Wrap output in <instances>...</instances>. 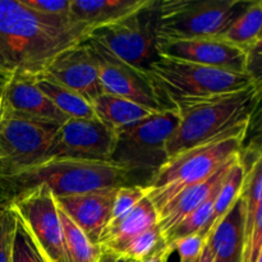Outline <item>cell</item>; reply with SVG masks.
Masks as SVG:
<instances>
[{
    "label": "cell",
    "instance_id": "6da1fadb",
    "mask_svg": "<svg viewBox=\"0 0 262 262\" xmlns=\"http://www.w3.org/2000/svg\"><path fill=\"white\" fill-rule=\"evenodd\" d=\"M91 30L72 17L40 14L22 0H0V74L37 78Z\"/></svg>",
    "mask_w": 262,
    "mask_h": 262
},
{
    "label": "cell",
    "instance_id": "7a4b0ae2",
    "mask_svg": "<svg viewBox=\"0 0 262 262\" xmlns=\"http://www.w3.org/2000/svg\"><path fill=\"white\" fill-rule=\"evenodd\" d=\"M148 77L165 109L177 112L255 89L246 73L161 56L150 66Z\"/></svg>",
    "mask_w": 262,
    "mask_h": 262
},
{
    "label": "cell",
    "instance_id": "3957f363",
    "mask_svg": "<svg viewBox=\"0 0 262 262\" xmlns=\"http://www.w3.org/2000/svg\"><path fill=\"white\" fill-rule=\"evenodd\" d=\"M41 186L48 187L55 197H66L137 184L124 169L112 161L71 159L42 161L0 179V192L7 202Z\"/></svg>",
    "mask_w": 262,
    "mask_h": 262
},
{
    "label": "cell",
    "instance_id": "277c9868",
    "mask_svg": "<svg viewBox=\"0 0 262 262\" xmlns=\"http://www.w3.org/2000/svg\"><path fill=\"white\" fill-rule=\"evenodd\" d=\"M247 124L238 125L207 142L174 155L154 174L148 199L158 212L182 191L205 181L242 150Z\"/></svg>",
    "mask_w": 262,
    "mask_h": 262
},
{
    "label": "cell",
    "instance_id": "5b68a950",
    "mask_svg": "<svg viewBox=\"0 0 262 262\" xmlns=\"http://www.w3.org/2000/svg\"><path fill=\"white\" fill-rule=\"evenodd\" d=\"M247 4L242 0L155 2L156 43L217 37Z\"/></svg>",
    "mask_w": 262,
    "mask_h": 262
},
{
    "label": "cell",
    "instance_id": "8992f818",
    "mask_svg": "<svg viewBox=\"0 0 262 262\" xmlns=\"http://www.w3.org/2000/svg\"><path fill=\"white\" fill-rule=\"evenodd\" d=\"M178 122L179 113L168 109L117 130L112 163L124 169L136 184V174H145L148 184L168 160L166 142Z\"/></svg>",
    "mask_w": 262,
    "mask_h": 262
},
{
    "label": "cell",
    "instance_id": "52a82bcc",
    "mask_svg": "<svg viewBox=\"0 0 262 262\" xmlns=\"http://www.w3.org/2000/svg\"><path fill=\"white\" fill-rule=\"evenodd\" d=\"M255 89L197 105L179 113V122L166 142L168 159L207 142L238 125L247 124Z\"/></svg>",
    "mask_w": 262,
    "mask_h": 262
},
{
    "label": "cell",
    "instance_id": "ba28073f",
    "mask_svg": "<svg viewBox=\"0 0 262 262\" xmlns=\"http://www.w3.org/2000/svg\"><path fill=\"white\" fill-rule=\"evenodd\" d=\"M87 42L97 46L118 60L148 74L156 53L155 0L150 7L118 22L92 28Z\"/></svg>",
    "mask_w": 262,
    "mask_h": 262
},
{
    "label": "cell",
    "instance_id": "9c48e42d",
    "mask_svg": "<svg viewBox=\"0 0 262 262\" xmlns=\"http://www.w3.org/2000/svg\"><path fill=\"white\" fill-rule=\"evenodd\" d=\"M8 204L43 262H71L56 199L48 187H36Z\"/></svg>",
    "mask_w": 262,
    "mask_h": 262
},
{
    "label": "cell",
    "instance_id": "30bf717a",
    "mask_svg": "<svg viewBox=\"0 0 262 262\" xmlns=\"http://www.w3.org/2000/svg\"><path fill=\"white\" fill-rule=\"evenodd\" d=\"M58 129L56 125L0 118V179L40 163Z\"/></svg>",
    "mask_w": 262,
    "mask_h": 262
},
{
    "label": "cell",
    "instance_id": "8fae6325",
    "mask_svg": "<svg viewBox=\"0 0 262 262\" xmlns=\"http://www.w3.org/2000/svg\"><path fill=\"white\" fill-rule=\"evenodd\" d=\"M115 138L117 133L97 118L68 119L59 127L40 163L60 159L112 161Z\"/></svg>",
    "mask_w": 262,
    "mask_h": 262
},
{
    "label": "cell",
    "instance_id": "7c38bea8",
    "mask_svg": "<svg viewBox=\"0 0 262 262\" xmlns=\"http://www.w3.org/2000/svg\"><path fill=\"white\" fill-rule=\"evenodd\" d=\"M96 64L97 74L104 94L114 95L130 100L155 112H163L165 106L161 102L148 74L137 71L133 67L118 60L97 46L87 42Z\"/></svg>",
    "mask_w": 262,
    "mask_h": 262
},
{
    "label": "cell",
    "instance_id": "4fadbf2b",
    "mask_svg": "<svg viewBox=\"0 0 262 262\" xmlns=\"http://www.w3.org/2000/svg\"><path fill=\"white\" fill-rule=\"evenodd\" d=\"M0 118H18L60 127L68 118L40 91L30 77L9 76L0 90Z\"/></svg>",
    "mask_w": 262,
    "mask_h": 262
},
{
    "label": "cell",
    "instance_id": "5bb4252c",
    "mask_svg": "<svg viewBox=\"0 0 262 262\" xmlns=\"http://www.w3.org/2000/svg\"><path fill=\"white\" fill-rule=\"evenodd\" d=\"M156 53L161 58L246 73V51L220 37L158 42Z\"/></svg>",
    "mask_w": 262,
    "mask_h": 262
},
{
    "label": "cell",
    "instance_id": "9a60e30c",
    "mask_svg": "<svg viewBox=\"0 0 262 262\" xmlns=\"http://www.w3.org/2000/svg\"><path fill=\"white\" fill-rule=\"evenodd\" d=\"M42 76L77 92L90 102L104 94L96 64L86 41L56 56Z\"/></svg>",
    "mask_w": 262,
    "mask_h": 262
},
{
    "label": "cell",
    "instance_id": "2e32d148",
    "mask_svg": "<svg viewBox=\"0 0 262 262\" xmlns=\"http://www.w3.org/2000/svg\"><path fill=\"white\" fill-rule=\"evenodd\" d=\"M117 189L106 188L55 199L59 209L87 235L94 245H97L110 220Z\"/></svg>",
    "mask_w": 262,
    "mask_h": 262
},
{
    "label": "cell",
    "instance_id": "e0dca14e",
    "mask_svg": "<svg viewBox=\"0 0 262 262\" xmlns=\"http://www.w3.org/2000/svg\"><path fill=\"white\" fill-rule=\"evenodd\" d=\"M239 155L241 152L233 156L232 159H229L219 170L215 171L207 179L182 191L178 196L174 197L169 204H166L158 212V225L160 228L161 233H163V237L166 233L170 232L177 224H179L184 217L188 216L196 209H199L215 192L219 191L223 182L225 181L228 173L232 169V166L234 165L235 161L238 160Z\"/></svg>",
    "mask_w": 262,
    "mask_h": 262
},
{
    "label": "cell",
    "instance_id": "ac0fdd59",
    "mask_svg": "<svg viewBox=\"0 0 262 262\" xmlns=\"http://www.w3.org/2000/svg\"><path fill=\"white\" fill-rule=\"evenodd\" d=\"M246 210L242 197L215 225L209 234L214 262H243L246 245Z\"/></svg>",
    "mask_w": 262,
    "mask_h": 262
},
{
    "label": "cell",
    "instance_id": "d6986e66",
    "mask_svg": "<svg viewBox=\"0 0 262 262\" xmlns=\"http://www.w3.org/2000/svg\"><path fill=\"white\" fill-rule=\"evenodd\" d=\"M154 0H71V17L91 28L101 27L136 14Z\"/></svg>",
    "mask_w": 262,
    "mask_h": 262
},
{
    "label": "cell",
    "instance_id": "ffe728a7",
    "mask_svg": "<svg viewBox=\"0 0 262 262\" xmlns=\"http://www.w3.org/2000/svg\"><path fill=\"white\" fill-rule=\"evenodd\" d=\"M158 210L148 197L143 199L137 206L130 210L125 216L112 225H107L100 237L99 246L101 251L112 250L136 235L158 225Z\"/></svg>",
    "mask_w": 262,
    "mask_h": 262
},
{
    "label": "cell",
    "instance_id": "44dd1931",
    "mask_svg": "<svg viewBox=\"0 0 262 262\" xmlns=\"http://www.w3.org/2000/svg\"><path fill=\"white\" fill-rule=\"evenodd\" d=\"M91 104L97 119L114 132L136 124L138 122H142V120L152 117L156 113H160L142 106L130 100L109 94L100 95Z\"/></svg>",
    "mask_w": 262,
    "mask_h": 262
},
{
    "label": "cell",
    "instance_id": "7402d4cb",
    "mask_svg": "<svg viewBox=\"0 0 262 262\" xmlns=\"http://www.w3.org/2000/svg\"><path fill=\"white\" fill-rule=\"evenodd\" d=\"M222 40L247 51L262 38V0L248 2L220 36Z\"/></svg>",
    "mask_w": 262,
    "mask_h": 262
},
{
    "label": "cell",
    "instance_id": "603a6c76",
    "mask_svg": "<svg viewBox=\"0 0 262 262\" xmlns=\"http://www.w3.org/2000/svg\"><path fill=\"white\" fill-rule=\"evenodd\" d=\"M36 86L40 91L60 110L68 119H91L96 118L94 107L90 101L77 92L61 86L46 76L35 78Z\"/></svg>",
    "mask_w": 262,
    "mask_h": 262
},
{
    "label": "cell",
    "instance_id": "cb8c5ba5",
    "mask_svg": "<svg viewBox=\"0 0 262 262\" xmlns=\"http://www.w3.org/2000/svg\"><path fill=\"white\" fill-rule=\"evenodd\" d=\"M245 166V181H243L241 197L245 202L246 210V239L250 235L255 222L256 214L262 204V154L252 159H241Z\"/></svg>",
    "mask_w": 262,
    "mask_h": 262
},
{
    "label": "cell",
    "instance_id": "d4e9b609",
    "mask_svg": "<svg viewBox=\"0 0 262 262\" xmlns=\"http://www.w3.org/2000/svg\"><path fill=\"white\" fill-rule=\"evenodd\" d=\"M166 248H168V245L164 239L163 233H161L159 225H156V227L136 235L132 239L127 241L112 250H107V252L117 253L130 261L142 262L163 252Z\"/></svg>",
    "mask_w": 262,
    "mask_h": 262
},
{
    "label": "cell",
    "instance_id": "484cf974",
    "mask_svg": "<svg viewBox=\"0 0 262 262\" xmlns=\"http://www.w3.org/2000/svg\"><path fill=\"white\" fill-rule=\"evenodd\" d=\"M220 189V188H219ZM219 192V191H217ZM217 192H215L206 202L201 205L199 209L184 217L179 224H177L170 232L164 235L166 245L177 242L188 235L196 234V233H204L209 235L212 229V220H214V207L215 200H216Z\"/></svg>",
    "mask_w": 262,
    "mask_h": 262
},
{
    "label": "cell",
    "instance_id": "4316f807",
    "mask_svg": "<svg viewBox=\"0 0 262 262\" xmlns=\"http://www.w3.org/2000/svg\"><path fill=\"white\" fill-rule=\"evenodd\" d=\"M59 207V206H58ZM64 238H66L67 252L71 262H99L101 257V248L94 245L87 235L59 209Z\"/></svg>",
    "mask_w": 262,
    "mask_h": 262
},
{
    "label": "cell",
    "instance_id": "83f0119b",
    "mask_svg": "<svg viewBox=\"0 0 262 262\" xmlns=\"http://www.w3.org/2000/svg\"><path fill=\"white\" fill-rule=\"evenodd\" d=\"M245 181V166L241 161V155L234 165L228 173L227 178L223 182L219 192L216 194L214 207V220H212V228L227 215V212L232 209L241 196V191Z\"/></svg>",
    "mask_w": 262,
    "mask_h": 262
},
{
    "label": "cell",
    "instance_id": "f1b7e54d",
    "mask_svg": "<svg viewBox=\"0 0 262 262\" xmlns=\"http://www.w3.org/2000/svg\"><path fill=\"white\" fill-rule=\"evenodd\" d=\"M262 154V87L255 89L253 106L242 142L241 159H252Z\"/></svg>",
    "mask_w": 262,
    "mask_h": 262
},
{
    "label": "cell",
    "instance_id": "f546056e",
    "mask_svg": "<svg viewBox=\"0 0 262 262\" xmlns=\"http://www.w3.org/2000/svg\"><path fill=\"white\" fill-rule=\"evenodd\" d=\"M151 187L148 186H125L119 187L115 193L112 214L107 225H112L122 219L130 210L135 209L143 199L148 197Z\"/></svg>",
    "mask_w": 262,
    "mask_h": 262
},
{
    "label": "cell",
    "instance_id": "4dcf8cb0",
    "mask_svg": "<svg viewBox=\"0 0 262 262\" xmlns=\"http://www.w3.org/2000/svg\"><path fill=\"white\" fill-rule=\"evenodd\" d=\"M17 217L9 204L0 206V262H10Z\"/></svg>",
    "mask_w": 262,
    "mask_h": 262
},
{
    "label": "cell",
    "instance_id": "1f68e13d",
    "mask_svg": "<svg viewBox=\"0 0 262 262\" xmlns=\"http://www.w3.org/2000/svg\"><path fill=\"white\" fill-rule=\"evenodd\" d=\"M207 239L209 235L204 233H196L171 243L168 247L173 253H178L179 262H199L207 245Z\"/></svg>",
    "mask_w": 262,
    "mask_h": 262
},
{
    "label": "cell",
    "instance_id": "d6a6232c",
    "mask_svg": "<svg viewBox=\"0 0 262 262\" xmlns=\"http://www.w3.org/2000/svg\"><path fill=\"white\" fill-rule=\"evenodd\" d=\"M10 262H43L41 256L36 251L32 241L30 239L25 229L18 224V222L17 228H15L14 239H13Z\"/></svg>",
    "mask_w": 262,
    "mask_h": 262
},
{
    "label": "cell",
    "instance_id": "836d02e7",
    "mask_svg": "<svg viewBox=\"0 0 262 262\" xmlns=\"http://www.w3.org/2000/svg\"><path fill=\"white\" fill-rule=\"evenodd\" d=\"M35 12L50 17H71V0H22Z\"/></svg>",
    "mask_w": 262,
    "mask_h": 262
},
{
    "label": "cell",
    "instance_id": "e575fe53",
    "mask_svg": "<svg viewBox=\"0 0 262 262\" xmlns=\"http://www.w3.org/2000/svg\"><path fill=\"white\" fill-rule=\"evenodd\" d=\"M262 250V204L256 214L252 229L246 239L243 262H256Z\"/></svg>",
    "mask_w": 262,
    "mask_h": 262
},
{
    "label": "cell",
    "instance_id": "d590c367",
    "mask_svg": "<svg viewBox=\"0 0 262 262\" xmlns=\"http://www.w3.org/2000/svg\"><path fill=\"white\" fill-rule=\"evenodd\" d=\"M246 73L251 77L255 89L262 87V38L246 51Z\"/></svg>",
    "mask_w": 262,
    "mask_h": 262
},
{
    "label": "cell",
    "instance_id": "8d00e7d4",
    "mask_svg": "<svg viewBox=\"0 0 262 262\" xmlns=\"http://www.w3.org/2000/svg\"><path fill=\"white\" fill-rule=\"evenodd\" d=\"M130 260H127L125 257L117 255V253L107 252V251H102L101 257H100L99 262H129Z\"/></svg>",
    "mask_w": 262,
    "mask_h": 262
},
{
    "label": "cell",
    "instance_id": "74e56055",
    "mask_svg": "<svg viewBox=\"0 0 262 262\" xmlns=\"http://www.w3.org/2000/svg\"><path fill=\"white\" fill-rule=\"evenodd\" d=\"M171 253H173V252H171L170 248L168 247L165 251H163V252L158 253V255H155V256H154V257L147 258V260H145V261H142V262H168L169 257H170Z\"/></svg>",
    "mask_w": 262,
    "mask_h": 262
},
{
    "label": "cell",
    "instance_id": "f35d334b",
    "mask_svg": "<svg viewBox=\"0 0 262 262\" xmlns=\"http://www.w3.org/2000/svg\"><path fill=\"white\" fill-rule=\"evenodd\" d=\"M199 262H214V257H212V253L209 247V243H207L206 247H205L204 252H202L201 258H200Z\"/></svg>",
    "mask_w": 262,
    "mask_h": 262
},
{
    "label": "cell",
    "instance_id": "ab89813d",
    "mask_svg": "<svg viewBox=\"0 0 262 262\" xmlns=\"http://www.w3.org/2000/svg\"><path fill=\"white\" fill-rule=\"evenodd\" d=\"M9 76H4V74H0V90H2V87L4 86L5 81H7V78Z\"/></svg>",
    "mask_w": 262,
    "mask_h": 262
},
{
    "label": "cell",
    "instance_id": "60d3db41",
    "mask_svg": "<svg viewBox=\"0 0 262 262\" xmlns=\"http://www.w3.org/2000/svg\"><path fill=\"white\" fill-rule=\"evenodd\" d=\"M4 204H7V201H5L4 196H3L2 192H0V206H2V205H4Z\"/></svg>",
    "mask_w": 262,
    "mask_h": 262
},
{
    "label": "cell",
    "instance_id": "b9f144b4",
    "mask_svg": "<svg viewBox=\"0 0 262 262\" xmlns=\"http://www.w3.org/2000/svg\"><path fill=\"white\" fill-rule=\"evenodd\" d=\"M256 262H262V250H261L260 255H258V258H257V261H256Z\"/></svg>",
    "mask_w": 262,
    "mask_h": 262
},
{
    "label": "cell",
    "instance_id": "7bdbcfd3",
    "mask_svg": "<svg viewBox=\"0 0 262 262\" xmlns=\"http://www.w3.org/2000/svg\"><path fill=\"white\" fill-rule=\"evenodd\" d=\"M129 262H137V261H129Z\"/></svg>",
    "mask_w": 262,
    "mask_h": 262
}]
</instances>
